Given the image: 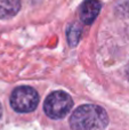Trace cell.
I'll return each mask as SVG.
<instances>
[{
	"mask_svg": "<svg viewBox=\"0 0 129 130\" xmlns=\"http://www.w3.org/2000/svg\"><path fill=\"white\" fill-rule=\"evenodd\" d=\"M109 118L102 107L97 105H82L73 112L70 119L72 130H104Z\"/></svg>",
	"mask_w": 129,
	"mask_h": 130,
	"instance_id": "cell-1",
	"label": "cell"
},
{
	"mask_svg": "<svg viewBox=\"0 0 129 130\" xmlns=\"http://www.w3.org/2000/svg\"><path fill=\"white\" fill-rule=\"evenodd\" d=\"M73 102L70 95L64 91H54L46 98L45 108L46 114L52 119H62L72 108Z\"/></svg>",
	"mask_w": 129,
	"mask_h": 130,
	"instance_id": "cell-2",
	"label": "cell"
},
{
	"mask_svg": "<svg viewBox=\"0 0 129 130\" xmlns=\"http://www.w3.org/2000/svg\"><path fill=\"white\" fill-rule=\"evenodd\" d=\"M39 103V95L33 88L22 86L16 88L10 96V105L16 112L29 113L36 110Z\"/></svg>",
	"mask_w": 129,
	"mask_h": 130,
	"instance_id": "cell-3",
	"label": "cell"
},
{
	"mask_svg": "<svg viewBox=\"0 0 129 130\" xmlns=\"http://www.w3.org/2000/svg\"><path fill=\"white\" fill-rule=\"evenodd\" d=\"M102 8V2L100 0H86L80 9V18L87 25L93 24Z\"/></svg>",
	"mask_w": 129,
	"mask_h": 130,
	"instance_id": "cell-4",
	"label": "cell"
},
{
	"mask_svg": "<svg viewBox=\"0 0 129 130\" xmlns=\"http://www.w3.org/2000/svg\"><path fill=\"white\" fill-rule=\"evenodd\" d=\"M21 9V0H0V18L16 15Z\"/></svg>",
	"mask_w": 129,
	"mask_h": 130,
	"instance_id": "cell-5",
	"label": "cell"
},
{
	"mask_svg": "<svg viewBox=\"0 0 129 130\" xmlns=\"http://www.w3.org/2000/svg\"><path fill=\"white\" fill-rule=\"evenodd\" d=\"M81 36V29L79 27V25H72L68 31V39L71 46H75L78 43Z\"/></svg>",
	"mask_w": 129,
	"mask_h": 130,
	"instance_id": "cell-6",
	"label": "cell"
},
{
	"mask_svg": "<svg viewBox=\"0 0 129 130\" xmlns=\"http://www.w3.org/2000/svg\"><path fill=\"white\" fill-rule=\"evenodd\" d=\"M1 113H2V110H1V105H0V117H1Z\"/></svg>",
	"mask_w": 129,
	"mask_h": 130,
	"instance_id": "cell-7",
	"label": "cell"
},
{
	"mask_svg": "<svg viewBox=\"0 0 129 130\" xmlns=\"http://www.w3.org/2000/svg\"><path fill=\"white\" fill-rule=\"evenodd\" d=\"M128 75H129V69H128Z\"/></svg>",
	"mask_w": 129,
	"mask_h": 130,
	"instance_id": "cell-8",
	"label": "cell"
}]
</instances>
